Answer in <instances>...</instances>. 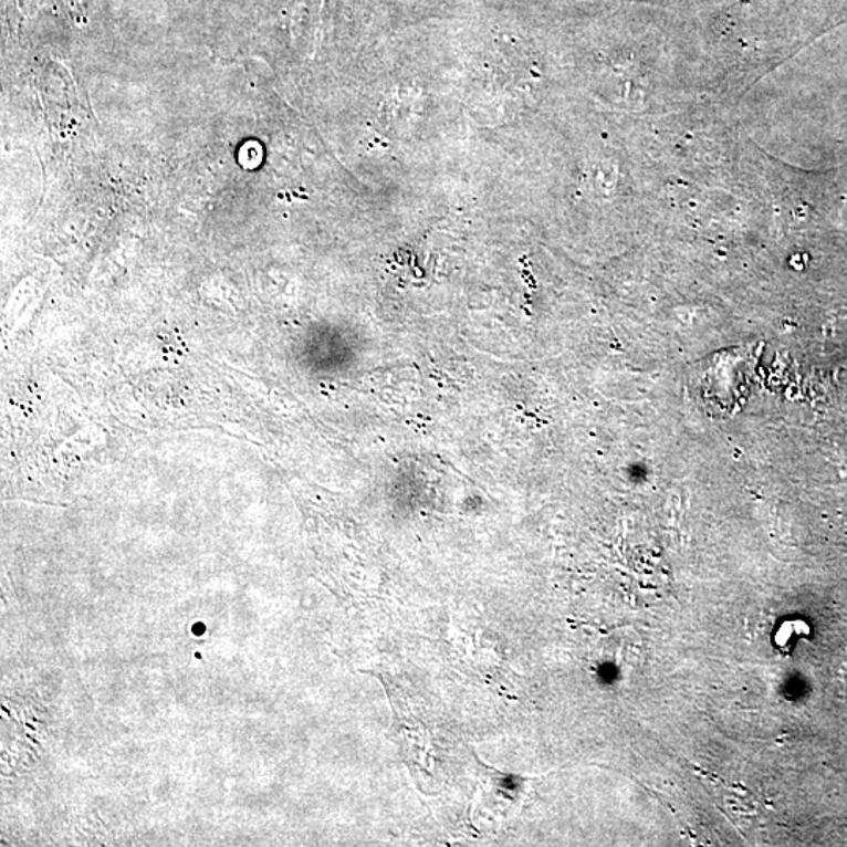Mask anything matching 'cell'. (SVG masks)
Here are the masks:
<instances>
[{
    "mask_svg": "<svg viewBox=\"0 0 847 847\" xmlns=\"http://www.w3.org/2000/svg\"><path fill=\"white\" fill-rule=\"evenodd\" d=\"M807 625L802 624V621H786V624L778 629L777 635H775V647L786 653V651L791 650V646H793L794 637L804 636L807 635Z\"/></svg>",
    "mask_w": 847,
    "mask_h": 847,
    "instance_id": "obj_1",
    "label": "cell"
}]
</instances>
